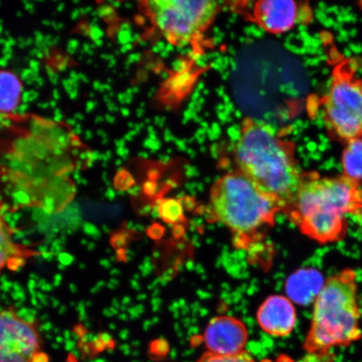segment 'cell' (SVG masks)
<instances>
[{"label": "cell", "mask_w": 362, "mask_h": 362, "mask_svg": "<svg viewBox=\"0 0 362 362\" xmlns=\"http://www.w3.org/2000/svg\"><path fill=\"white\" fill-rule=\"evenodd\" d=\"M93 152L66 121L0 115V189L16 205L59 212L74 201V174Z\"/></svg>", "instance_id": "1"}, {"label": "cell", "mask_w": 362, "mask_h": 362, "mask_svg": "<svg viewBox=\"0 0 362 362\" xmlns=\"http://www.w3.org/2000/svg\"><path fill=\"white\" fill-rule=\"evenodd\" d=\"M286 214L305 236L320 244L342 241L350 219L362 221V188L346 176L305 175Z\"/></svg>", "instance_id": "2"}, {"label": "cell", "mask_w": 362, "mask_h": 362, "mask_svg": "<svg viewBox=\"0 0 362 362\" xmlns=\"http://www.w3.org/2000/svg\"><path fill=\"white\" fill-rule=\"evenodd\" d=\"M234 156L237 170L281 203L284 214L305 175L298 168L293 144L273 126L247 117L240 129Z\"/></svg>", "instance_id": "3"}, {"label": "cell", "mask_w": 362, "mask_h": 362, "mask_svg": "<svg viewBox=\"0 0 362 362\" xmlns=\"http://www.w3.org/2000/svg\"><path fill=\"white\" fill-rule=\"evenodd\" d=\"M361 318L357 274L346 269L329 278L317 293L309 332L303 344L307 356L329 361L334 348L360 341Z\"/></svg>", "instance_id": "4"}, {"label": "cell", "mask_w": 362, "mask_h": 362, "mask_svg": "<svg viewBox=\"0 0 362 362\" xmlns=\"http://www.w3.org/2000/svg\"><path fill=\"white\" fill-rule=\"evenodd\" d=\"M284 210L281 203L237 170L221 176L210 191L212 218L230 230L237 247L246 250L264 241Z\"/></svg>", "instance_id": "5"}, {"label": "cell", "mask_w": 362, "mask_h": 362, "mask_svg": "<svg viewBox=\"0 0 362 362\" xmlns=\"http://www.w3.org/2000/svg\"><path fill=\"white\" fill-rule=\"evenodd\" d=\"M140 8L167 42L185 47L205 35L223 6L210 0H148L140 3Z\"/></svg>", "instance_id": "6"}, {"label": "cell", "mask_w": 362, "mask_h": 362, "mask_svg": "<svg viewBox=\"0 0 362 362\" xmlns=\"http://www.w3.org/2000/svg\"><path fill=\"white\" fill-rule=\"evenodd\" d=\"M325 120L338 138L362 137V80L338 68L323 99Z\"/></svg>", "instance_id": "7"}, {"label": "cell", "mask_w": 362, "mask_h": 362, "mask_svg": "<svg viewBox=\"0 0 362 362\" xmlns=\"http://www.w3.org/2000/svg\"><path fill=\"white\" fill-rule=\"evenodd\" d=\"M0 362H49L38 325L13 308L0 309Z\"/></svg>", "instance_id": "8"}, {"label": "cell", "mask_w": 362, "mask_h": 362, "mask_svg": "<svg viewBox=\"0 0 362 362\" xmlns=\"http://www.w3.org/2000/svg\"><path fill=\"white\" fill-rule=\"evenodd\" d=\"M249 334L242 320L220 315L210 320L204 332L208 351L220 356H233L244 351Z\"/></svg>", "instance_id": "9"}, {"label": "cell", "mask_w": 362, "mask_h": 362, "mask_svg": "<svg viewBox=\"0 0 362 362\" xmlns=\"http://www.w3.org/2000/svg\"><path fill=\"white\" fill-rule=\"evenodd\" d=\"M306 7L289 0H262L252 8V18L271 34H283L305 20Z\"/></svg>", "instance_id": "10"}, {"label": "cell", "mask_w": 362, "mask_h": 362, "mask_svg": "<svg viewBox=\"0 0 362 362\" xmlns=\"http://www.w3.org/2000/svg\"><path fill=\"white\" fill-rule=\"evenodd\" d=\"M257 320L264 332L274 337L291 336L297 323V312L286 296L276 294L266 298L257 312Z\"/></svg>", "instance_id": "11"}, {"label": "cell", "mask_w": 362, "mask_h": 362, "mask_svg": "<svg viewBox=\"0 0 362 362\" xmlns=\"http://www.w3.org/2000/svg\"><path fill=\"white\" fill-rule=\"evenodd\" d=\"M4 207V203L0 201V274L6 270H19L33 257L42 255L16 241L15 229L8 223Z\"/></svg>", "instance_id": "12"}, {"label": "cell", "mask_w": 362, "mask_h": 362, "mask_svg": "<svg viewBox=\"0 0 362 362\" xmlns=\"http://www.w3.org/2000/svg\"><path fill=\"white\" fill-rule=\"evenodd\" d=\"M25 84L15 71L0 68V115L18 112L24 98Z\"/></svg>", "instance_id": "13"}, {"label": "cell", "mask_w": 362, "mask_h": 362, "mask_svg": "<svg viewBox=\"0 0 362 362\" xmlns=\"http://www.w3.org/2000/svg\"><path fill=\"white\" fill-rule=\"evenodd\" d=\"M343 175L356 182L362 181V137L346 142L342 155Z\"/></svg>", "instance_id": "14"}, {"label": "cell", "mask_w": 362, "mask_h": 362, "mask_svg": "<svg viewBox=\"0 0 362 362\" xmlns=\"http://www.w3.org/2000/svg\"><path fill=\"white\" fill-rule=\"evenodd\" d=\"M158 211L161 219L169 224H177L184 219L183 206L177 199H163L158 202Z\"/></svg>", "instance_id": "15"}, {"label": "cell", "mask_w": 362, "mask_h": 362, "mask_svg": "<svg viewBox=\"0 0 362 362\" xmlns=\"http://www.w3.org/2000/svg\"><path fill=\"white\" fill-rule=\"evenodd\" d=\"M197 362H257L250 353L244 351L233 356H220L206 352Z\"/></svg>", "instance_id": "16"}, {"label": "cell", "mask_w": 362, "mask_h": 362, "mask_svg": "<svg viewBox=\"0 0 362 362\" xmlns=\"http://www.w3.org/2000/svg\"><path fill=\"white\" fill-rule=\"evenodd\" d=\"M261 362H298L293 360L291 356L281 354L276 357L274 360L266 359Z\"/></svg>", "instance_id": "17"}, {"label": "cell", "mask_w": 362, "mask_h": 362, "mask_svg": "<svg viewBox=\"0 0 362 362\" xmlns=\"http://www.w3.org/2000/svg\"><path fill=\"white\" fill-rule=\"evenodd\" d=\"M65 362H79V361L76 358L75 355L69 354L67 356Z\"/></svg>", "instance_id": "18"}]
</instances>
